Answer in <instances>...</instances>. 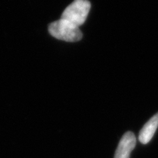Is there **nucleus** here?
<instances>
[{"instance_id":"2","label":"nucleus","mask_w":158,"mask_h":158,"mask_svg":"<svg viewBox=\"0 0 158 158\" xmlns=\"http://www.w3.org/2000/svg\"><path fill=\"white\" fill-rule=\"evenodd\" d=\"M90 8L91 4L88 0H75L66 7L61 19L79 27L86 21Z\"/></svg>"},{"instance_id":"4","label":"nucleus","mask_w":158,"mask_h":158,"mask_svg":"<svg viewBox=\"0 0 158 158\" xmlns=\"http://www.w3.org/2000/svg\"><path fill=\"white\" fill-rule=\"evenodd\" d=\"M158 127V113L153 116L144 124L139 133V141L143 144H147L151 141Z\"/></svg>"},{"instance_id":"1","label":"nucleus","mask_w":158,"mask_h":158,"mask_svg":"<svg viewBox=\"0 0 158 158\" xmlns=\"http://www.w3.org/2000/svg\"><path fill=\"white\" fill-rule=\"evenodd\" d=\"M48 31L51 36L66 42H77L83 37L79 27L62 19L51 23Z\"/></svg>"},{"instance_id":"3","label":"nucleus","mask_w":158,"mask_h":158,"mask_svg":"<svg viewBox=\"0 0 158 158\" xmlns=\"http://www.w3.org/2000/svg\"><path fill=\"white\" fill-rule=\"evenodd\" d=\"M135 135L131 132L126 133L120 140L114 158H130V153L135 148Z\"/></svg>"}]
</instances>
